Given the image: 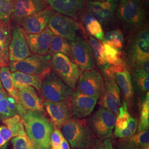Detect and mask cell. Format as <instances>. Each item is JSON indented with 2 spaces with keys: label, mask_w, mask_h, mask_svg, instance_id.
Returning <instances> with one entry per match:
<instances>
[{
  "label": "cell",
  "mask_w": 149,
  "mask_h": 149,
  "mask_svg": "<svg viewBox=\"0 0 149 149\" xmlns=\"http://www.w3.org/2000/svg\"><path fill=\"white\" fill-rule=\"evenodd\" d=\"M22 118L27 136L34 149H50L54 126L44 112L27 111Z\"/></svg>",
  "instance_id": "1"
},
{
  "label": "cell",
  "mask_w": 149,
  "mask_h": 149,
  "mask_svg": "<svg viewBox=\"0 0 149 149\" xmlns=\"http://www.w3.org/2000/svg\"><path fill=\"white\" fill-rule=\"evenodd\" d=\"M116 15L129 32L135 33L146 26V7L140 0H120Z\"/></svg>",
  "instance_id": "2"
},
{
  "label": "cell",
  "mask_w": 149,
  "mask_h": 149,
  "mask_svg": "<svg viewBox=\"0 0 149 149\" xmlns=\"http://www.w3.org/2000/svg\"><path fill=\"white\" fill-rule=\"evenodd\" d=\"M61 128L64 138L72 149H85L91 144L92 130L85 120L70 118Z\"/></svg>",
  "instance_id": "3"
},
{
  "label": "cell",
  "mask_w": 149,
  "mask_h": 149,
  "mask_svg": "<svg viewBox=\"0 0 149 149\" xmlns=\"http://www.w3.org/2000/svg\"><path fill=\"white\" fill-rule=\"evenodd\" d=\"M53 72L71 88H74L80 76L79 68L63 54H54L50 62Z\"/></svg>",
  "instance_id": "4"
},
{
  "label": "cell",
  "mask_w": 149,
  "mask_h": 149,
  "mask_svg": "<svg viewBox=\"0 0 149 149\" xmlns=\"http://www.w3.org/2000/svg\"><path fill=\"white\" fill-rule=\"evenodd\" d=\"M9 65L12 72L19 71L43 78L52 71L49 57L37 54L30 55L21 61H11Z\"/></svg>",
  "instance_id": "5"
},
{
  "label": "cell",
  "mask_w": 149,
  "mask_h": 149,
  "mask_svg": "<svg viewBox=\"0 0 149 149\" xmlns=\"http://www.w3.org/2000/svg\"><path fill=\"white\" fill-rule=\"evenodd\" d=\"M40 90L44 97L49 101L66 100L72 93V88L52 71L43 79Z\"/></svg>",
  "instance_id": "6"
},
{
  "label": "cell",
  "mask_w": 149,
  "mask_h": 149,
  "mask_svg": "<svg viewBox=\"0 0 149 149\" xmlns=\"http://www.w3.org/2000/svg\"><path fill=\"white\" fill-rule=\"evenodd\" d=\"M128 56L134 66L149 61V31L146 25L135 32L130 42Z\"/></svg>",
  "instance_id": "7"
},
{
  "label": "cell",
  "mask_w": 149,
  "mask_h": 149,
  "mask_svg": "<svg viewBox=\"0 0 149 149\" xmlns=\"http://www.w3.org/2000/svg\"><path fill=\"white\" fill-rule=\"evenodd\" d=\"M116 115L103 107L89 119V126L95 133L102 138H109L116 125Z\"/></svg>",
  "instance_id": "8"
},
{
  "label": "cell",
  "mask_w": 149,
  "mask_h": 149,
  "mask_svg": "<svg viewBox=\"0 0 149 149\" xmlns=\"http://www.w3.org/2000/svg\"><path fill=\"white\" fill-rule=\"evenodd\" d=\"M48 26L53 34L70 42L76 38L79 30V23L75 20L58 13H53Z\"/></svg>",
  "instance_id": "9"
},
{
  "label": "cell",
  "mask_w": 149,
  "mask_h": 149,
  "mask_svg": "<svg viewBox=\"0 0 149 149\" xmlns=\"http://www.w3.org/2000/svg\"><path fill=\"white\" fill-rule=\"evenodd\" d=\"M72 58L82 70H91L95 66V60L90 45L80 36L70 43Z\"/></svg>",
  "instance_id": "10"
},
{
  "label": "cell",
  "mask_w": 149,
  "mask_h": 149,
  "mask_svg": "<svg viewBox=\"0 0 149 149\" xmlns=\"http://www.w3.org/2000/svg\"><path fill=\"white\" fill-rule=\"evenodd\" d=\"M78 90L82 93L98 99L101 96L104 82L101 74L96 70H85L79 77Z\"/></svg>",
  "instance_id": "11"
},
{
  "label": "cell",
  "mask_w": 149,
  "mask_h": 149,
  "mask_svg": "<svg viewBox=\"0 0 149 149\" xmlns=\"http://www.w3.org/2000/svg\"><path fill=\"white\" fill-rule=\"evenodd\" d=\"M31 55L27 35L19 26L13 28L12 33L11 42L9 46L8 56L10 61H18Z\"/></svg>",
  "instance_id": "12"
},
{
  "label": "cell",
  "mask_w": 149,
  "mask_h": 149,
  "mask_svg": "<svg viewBox=\"0 0 149 149\" xmlns=\"http://www.w3.org/2000/svg\"><path fill=\"white\" fill-rule=\"evenodd\" d=\"M104 74V88L102 95L100 103L114 114L118 116L120 106V89L113 74Z\"/></svg>",
  "instance_id": "13"
},
{
  "label": "cell",
  "mask_w": 149,
  "mask_h": 149,
  "mask_svg": "<svg viewBox=\"0 0 149 149\" xmlns=\"http://www.w3.org/2000/svg\"><path fill=\"white\" fill-rule=\"evenodd\" d=\"M47 8L44 0H15L11 18L16 24L21 26L28 17Z\"/></svg>",
  "instance_id": "14"
},
{
  "label": "cell",
  "mask_w": 149,
  "mask_h": 149,
  "mask_svg": "<svg viewBox=\"0 0 149 149\" xmlns=\"http://www.w3.org/2000/svg\"><path fill=\"white\" fill-rule=\"evenodd\" d=\"M98 98L87 96L79 91L70 95L69 104L71 111L74 117L84 118L90 116L97 104Z\"/></svg>",
  "instance_id": "15"
},
{
  "label": "cell",
  "mask_w": 149,
  "mask_h": 149,
  "mask_svg": "<svg viewBox=\"0 0 149 149\" xmlns=\"http://www.w3.org/2000/svg\"><path fill=\"white\" fill-rule=\"evenodd\" d=\"M119 2V0H90L88 7L91 13L101 24H107L116 15Z\"/></svg>",
  "instance_id": "16"
},
{
  "label": "cell",
  "mask_w": 149,
  "mask_h": 149,
  "mask_svg": "<svg viewBox=\"0 0 149 149\" xmlns=\"http://www.w3.org/2000/svg\"><path fill=\"white\" fill-rule=\"evenodd\" d=\"M43 106L55 128H61L65 123L71 118L72 113L69 103L66 100L59 102L46 101L43 103Z\"/></svg>",
  "instance_id": "17"
},
{
  "label": "cell",
  "mask_w": 149,
  "mask_h": 149,
  "mask_svg": "<svg viewBox=\"0 0 149 149\" xmlns=\"http://www.w3.org/2000/svg\"><path fill=\"white\" fill-rule=\"evenodd\" d=\"M53 13L50 8L47 7L42 11L28 17L22 22L21 26L26 34L40 33L48 26L49 20Z\"/></svg>",
  "instance_id": "18"
},
{
  "label": "cell",
  "mask_w": 149,
  "mask_h": 149,
  "mask_svg": "<svg viewBox=\"0 0 149 149\" xmlns=\"http://www.w3.org/2000/svg\"><path fill=\"white\" fill-rule=\"evenodd\" d=\"M107 68L114 75L116 83L125 99L129 101L131 100L133 96V89L131 76L125 63L122 60L116 65H109Z\"/></svg>",
  "instance_id": "19"
},
{
  "label": "cell",
  "mask_w": 149,
  "mask_h": 149,
  "mask_svg": "<svg viewBox=\"0 0 149 149\" xmlns=\"http://www.w3.org/2000/svg\"><path fill=\"white\" fill-rule=\"evenodd\" d=\"M53 36V33L48 27L40 33L29 34L27 39L30 51L34 54L45 55L49 52Z\"/></svg>",
  "instance_id": "20"
},
{
  "label": "cell",
  "mask_w": 149,
  "mask_h": 149,
  "mask_svg": "<svg viewBox=\"0 0 149 149\" xmlns=\"http://www.w3.org/2000/svg\"><path fill=\"white\" fill-rule=\"evenodd\" d=\"M86 0H47V3L59 14L76 18Z\"/></svg>",
  "instance_id": "21"
},
{
  "label": "cell",
  "mask_w": 149,
  "mask_h": 149,
  "mask_svg": "<svg viewBox=\"0 0 149 149\" xmlns=\"http://www.w3.org/2000/svg\"><path fill=\"white\" fill-rule=\"evenodd\" d=\"M18 98L27 111L44 112L43 101L34 87L27 86L19 90Z\"/></svg>",
  "instance_id": "22"
},
{
  "label": "cell",
  "mask_w": 149,
  "mask_h": 149,
  "mask_svg": "<svg viewBox=\"0 0 149 149\" xmlns=\"http://www.w3.org/2000/svg\"><path fill=\"white\" fill-rule=\"evenodd\" d=\"M11 76L15 86L18 90L27 86H31L38 90H40L44 79L41 76L27 74L19 71L11 72Z\"/></svg>",
  "instance_id": "23"
},
{
  "label": "cell",
  "mask_w": 149,
  "mask_h": 149,
  "mask_svg": "<svg viewBox=\"0 0 149 149\" xmlns=\"http://www.w3.org/2000/svg\"><path fill=\"white\" fill-rule=\"evenodd\" d=\"M12 36L10 21H0V59L9 64L8 50Z\"/></svg>",
  "instance_id": "24"
},
{
  "label": "cell",
  "mask_w": 149,
  "mask_h": 149,
  "mask_svg": "<svg viewBox=\"0 0 149 149\" xmlns=\"http://www.w3.org/2000/svg\"><path fill=\"white\" fill-rule=\"evenodd\" d=\"M82 22L86 31L91 37H93L101 42L104 40V34L102 24L92 15L90 11L86 12L83 15Z\"/></svg>",
  "instance_id": "25"
},
{
  "label": "cell",
  "mask_w": 149,
  "mask_h": 149,
  "mask_svg": "<svg viewBox=\"0 0 149 149\" xmlns=\"http://www.w3.org/2000/svg\"><path fill=\"white\" fill-rule=\"evenodd\" d=\"M0 80L2 86L16 101H19L18 90L16 88L11 76V72L7 66L0 68Z\"/></svg>",
  "instance_id": "26"
},
{
  "label": "cell",
  "mask_w": 149,
  "mask_h": 149,
  "mask_svg": "<svg viewBox=\"0 0 149 149\" xmlns=\"http://www.w3.org/2000/svg\"><path fill=\"white\" fill-rule=\"evenodd\" d=\"M49 52L51 54H63L70 59H72L70 44L67 40L58 36L54 35L53 36Z\"/></svg>",
  "instance_id": "27"
},
{
  "label": "cell",
  "mask_w": 149,
  "mask_h": 149,
  "mask_svg": "<svg viewBox=\"0 0 149 149\" xmlns=\"http://www.w3.org/2000/svg\"><path fill=\"white\" fill-rule=\"evenodd\" d=\"M3 123L11 130L13 138L19 136H26L27 134L24 127L22 118L19 115L4 119Z\"/></svg>",
  "instance_id": "28"
},
{
  "label": "cell",
  "mask_w": 149,
  "mask_h": 149,
  "mask_svg": "<svg viewBox=\"0 0 149 149\" xmlns=\"http://www.w3.org/2000/svg\"><path fill=\"white\" fill-rule=\"evenodd\" d=\"M88 43L97 63L103 70L105 69L109 65L107 63L105 59L103 45L95 38L91 36L88 39Z\"/></svg>",
  "instance_id": "29"
},
{
  "label": "cell",
  "mask_w": 149,
  "mask_h": 149,
  "mask_svg": "<svg viewBox=\"0 0 149 149\" xmlns=\"http://www.w3.org/2000/svg\"><path fill=\"white\" fill-rule=\"evenodd\" d=\"M149 94H147L143 98L140 106V117L138 133L149 130Z\"/></svg>",
  "instance_id": "30"
},
{
  "label": "cell",
  "mask_w": 149,
  "mask_h": 149,
  "mask_svg": "<svg viewBox=\"0 0 149 149\" xmlns=\"http://www.w3.org/2000/svg\"><path fill=\"white\" fill-rule=\"evenodd\" d=\"M104 42L118 50H120L124 43V36L119 29H115L107 32Z\"/></svg>",
  "instance_id": "31"
},
{
  "label": "cell",
  "mask_w": 149,
  "mask_h": 149,
  "mask_svg": "<svg viewBox=\"0 0 149 149\" xmlns=\"http://www.w3.org/2000/svg\"><path fill=\"white\" fill-rule=\"evenodd\" d=\"M138 128V120L133 117L129 118L128 122V125L124 129H120L115 128L114 135L119 138H130L135 133Z\"/></svg>",
  "instance_id": "32"
},
{
  "label": "cell",
  "mask_w": 149,
  "mask_h": 149,
  "mask_svg": "<svg viewBox=\"0 0 149 149\" xmlns=\"http://www.w3.org/2000/svg\"><path fill=\"white\" fill-rule=\"evenodd\" d=\"M102 43L104 47L105 59L107 64L109 65H114L122 61L120 58L121 53L120 50L113 47L104 42Z\"/></svg>",
  "instance_id": "33"
},
{
  "label": "cell",
  "mask_w": 149,
  "mask_h": 149,
  "mask_svg": "<svg viewBox=\"0 0 149 149\" xmlns=\"http://www.w3.org/2000/svg\"><path fill=\"white\" fill-rule=\"evenodd\" d=\"M129 141L141 149H149V130H144L129 138Z\"/></svg>",
  "instance_id": "34"
},
{
  "label": "cell",
  "mask_w": 149,
  "mask_h": 149,
  "mask_svg": "<svg viewBox=\"0 0 149 149\" xmlns=\"http://www.w3.org/2000/svg\"><path fill=\"white\" fill-rule=\"evenodd\" d=\"M130 118L128 112L127 102L123 101L122 106L119 108V113L116 120V127L120 129H124L128 125V122Z\"/></svg>",
  "instance_id": "35"
},
{
  "label": "cell",
  "mask_w": 149,
  "mask_h": 149,
  "mask_svg": "<svg viewBox=\"0 0 149 149\" xmlns=\"http://www.w3.org/2000/svg\"><path fill=\"white\" fill-rule=\"evenodd\" d=\"M15 0H0V21H10Z\"/></svg>",
  "instance_id": "36"
},
{
  "label": "cell",
  "mask_w": 149,
  "mask_h": 149,
  "mask_svg": "<svg viewBox=\"0 0 149 149\" xmlns=\"http://www.w3.org/2000/svg\"><path fill=\"white\" fill-rule=\"evenodd\" d=\"M134 79L135 82L140 90L143 92L149 91V74L135 71L134 74Z\"/></svg>",
  "instance_id": "37"
},
{
  "label": "cell",
  "mask_w": 149,
  "mask_h": 149,
  "mask_svg": "<svg viewBox=\"0 0 149 149\" xmlns=\"http://www.w3.org/2000/svg\"><path fill=\"white\" fill-rule=\"evenodd\" d=\"M13 149H34L31 141L26 136H19L12 140Z\"/></svg>",
  "instance_id": "38"
},
{
  "label": "cell",
  "mask_w": 149,
  "mask_h": 149,
  "mask_svg": "<svg viewBox=\"0 0 149 149\" xmlns=\"http://www.w3.org/2000/svg\"><path fill=\"white\" fill-rule=\"evenodd\" d=\"M64 136L59 129L55 128L50 138V149H61V144Z\"/></svg>",
  "instance_id": "39"
},
{
  "label": "cell",
  "mask_w": 149,
  "mask_h": 149,
  "mask_svg": "<svg viewBox=\"0 0 149 149\" xmlns=\"http://www.w3.org/2000/svg\"><path fill=\"white\" fill-rule=\"evenodd\" d=\"M88 148L87 149H116L113 146L112 140L108 139L97 141L95 143L91 144Z\"/></svg>",
  "instance_id": "40"
},
{
  "label": "cell",
  "mask_w": 149,
  "mask_h": 149,
  "mask_svg": "<svg viewBox=\"0 0 149 149\" xmlns=\"http://www.w3.org/2000/svg\"><path fill=\"white\" fill-rule=\"evenodd\" d=\"M7 97L0 101V116L5 119L13 116L7 108Z\"/></svg>",
  "instance_id": "41"
},
{
  "label": "cell",
  "mask_w": 149,
  "mask_h": 149,
  "mask_svg": "<svg viewBox=\"0 0 149 149\" xmlns=\"http://www.w3.org/2000/svg\"><path fill=\"white\" fill-rule=\"evenodd\" d=\"M19 102V101H16L11 96L7 97V108L13 116L18 115V103Z\"/></svg>",
  "instance_id": "42"
},
{
  "label": "cell",
  "mask_w": 149,
  "mask_h": 149,
  "mask_svg": "<svg viewBox=\"0 0 149 149\" xmlns=\"http://www.w3.org/2000/svg\"><path fill=\"white\" fill-rule=\"evenodd\" d=\"M0 135L6 142H8L11 138H13L11 130L6 126L0 127Z\"/></svg>",
  "instance_id": "43"
},
{
  "label": "cell",
  "mask_w": 149,
  "mask_h": 149,
  "mask_svg": "<svg viewBox=\"0 0 149 149\" xmlns=\"http://www.w3.org/2000/svg\"><path fill=\"white\" fill-rule=\"evenodd\" d=\"M121 149H141L139 148L138 146L135 145V144L132 143L131 142L129 141V143L125 145V146H123Z\"/></svg>",
  "instance_id": "44"
},
{
  "label": "cell",
  "mask_w": 149,
  "mask_h": 149,
  "mask_svg": "<svg viewBox=\"0 0 149 149\" xmlns=\"http://www.w3.org/2000/svg\"><path fill=\"white\" fill-rule=\"evenodd\" d=\"M61 149H70L69 144L65 138L61 144Z\"/></svg>",
  "instance_id": "45"
},
{
  "label": "cell",
  "mask_w": 149,
  "mask_h": 149,
  "mask_svg": "<svg viewBox=\"0 0 149 149\" xmlns=\"http://www.w3.org/2000/svg\"><path fill=\"white\" fill-rule=\"evenodd\" d=\"M7 93H6L5 91H4V90H0V101L1 100H2L3 98H5L6 97H7Z\"/></svg>",
  "instance_id": "46"
},
{
  "label": "cell",
  "mask_w": 149,
  "mask_h": 149,
  "mask_svg": "<svg viewBox=\"0 0 149 149\" xmlns=\"http://www.w3.org/2000/svg\"><path fill=\"white\" fill-rule=\"evenodd\" d=\"M6 143H7V142H6L1 137V136L0 135V148L5 146Z\"/></svg>",
  "instance_id": "47"
},
{
  "label": "cell",
  "mask_w": 149,
  "mask_h": 149,
  "mask_svg": "<svg viewBox=\"0 0 149 149\" xmlns=\"http://www.w3.org/2000/svg\"><path fill=\"white\" fill-rule=\"evenodd\" d=\"M8 65H9V64L7 63L5 61H3V60L0 59V68L7 66Z\"/></svg>",
  "instance_id": "48"
},
{
  "label": "cell",
  "mask_w": 149,
  "mask_h": 149,
  "mask_svg": "<svg viewBox=\"0 0 149 149\" xmlns=\"http://www.w3.org/2000/svg\"><path fill=\"white\" fill-rule=\"evenodd\" d=\"M140 1L144 5L145 7H147L149 6V0H140Z\"/></svg>",
  "instance_id": "49"
},
{
  "label": "cell",
  "mask_w": 149,
  "mask_h": 149,
  "mask_svg": "<svg viewBox=\"0 0 149 149\" xmlns=\"http://www.w3.org/2000/svg\"><path fill=\"white\" fill-rule=\"evenodd\" d=\"M3 86L1 84V80H0V90H3Z\"/></svg>",
  "instance_id": "50"
},
{
  "label": "cell",
  "mask_w": 149,
  "mask_h": 149,
  "mask_svg": "<svg viewBox=\"0 0 149 149\" xmlns=\"http://www.w3.org/2000/svg\"><path fill=\"white\" fill-rule=\"evenodd\" d=\"M93 1H104V0H93Z\"/></svg>",
  "instance_id": "51"
},
{
  "label": "cell",
  "mask_w": 149,
  "mask_h": 149,
  "mask_svg": "<svg viewBox=\"0 0 149 149\" xmlns=\"http://www.w3.org/2000/svg\"><path fill=\"white\" fill-rule=\"evenodd\" d=\"M44 1H45V2H47V0H44Z\"/></svg>",
  "instance_id": "52"
},
{
  "label": "cell",
  "mask_w": 149,
  "mask_h": 149,
  "mask_svg": "<svg viewBox=\"0 0 149 149\" xmlns=\"http://www.w3.org/2000/svg\"></svg>",
  "instance_id": "53"
}]
</instances>
